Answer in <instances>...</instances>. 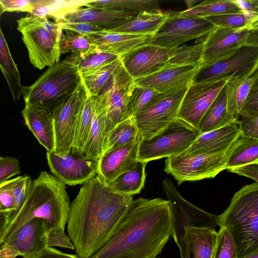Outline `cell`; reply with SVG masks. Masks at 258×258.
Returning <instances> with one entry per match:
<instances>
[{"label": "cell", "mask_w": 258, "mask_h": 258, "mask_svg": "<svg viewBox=\"0 0 258 258\" xmlns=\"http://www.w3.org/2000/svg\"><path fill=\"white\" fill-rule=\"evenodd\" d=\"M133 200L97 175L83 184L70 206L68 237L81 258H90L113 235Z\"/></svg>", "instance_id": "1"}, {"label": "cell", "mask_w": 258, "mask_h": 258, "mask_svg": "<svg viewBox=\"0 0 258 258\" xmlns=\"http://www.w3.org/2000/svg\"><path fill=\"white\" fill-rule=\"evenodd\" d=\"M173 229L168 200H133L113 235L90 258H157Z\"/></svg>", "instance_id": "2"}, {"label": "cell", "mask_w": 258, "mask_h": 258, "mask_svg": "<svg viewBox=\"0 0 258 258\" xmlns=\"http://www.w3.org/2000/svg\"><path fill=\"white\" fill-rule=\"evenodd\" d=\"M70 206L65 184L50 173L41 172L33 180L30 191L20 211L0 237V247L22 224L34 218L45 221L48 232L57 227L64 228Z\"/></svg>", "instance_id": "3"}, {"label": "cell", "mask_w": 258, "mask_h": 258, "mask_svg": "<svg viewBox=\"0 0 258 258\" xmlns=\"http://www.w3.org/2000/svg\"><path fill=\"white\" fill-rule=\"evenodd\" d=\"M217 226L230 232L237 258L258 252V183L243 186L233 196L225 211L218 216Z\"/></svg>", "instance_id": "4"}, {"label": "cell", "mask_w": 258, "mask_h": 258, "mask_svg": "<svg viewBox=\"0 0 258 258\" xmlns=\"http://www.w3.org/2000/svg\"><path fill=\"white\" fill-rule=\"evenodd\" d=\"M17 23L30 62L35 68L42 70L59 61L62 31L60 23L30 14L18 19Z\"/></svg>", "instance_id": "5"}, {"label": "cell", "mask_w": 258, "mask_h": 258, "mask_svg": "<svg viewBox=\"0 0 258 258\" xmlns=\"http://www.w3.org/2000/svg\"><path fill=\"white\" fill-rule=\"evenodd\" d=\"M78 68L63 60L49 68L29 86H23L25 104L50 111L70 96L81 82Z\"/></svg>", "instance_id": "6"}, {"label": "cell", "mask_w": 258, "mask_h": 258, "mask_svg": "<svg viewBox=\"0 0 258 258\" xmlns=\"http://www.w3.org/2000/svg\"><path fill=\"white\" fill-rule=\"evenodd\" d=\"M201 134L200 131L177 117L160 132L148 139H141L137 160H152L180 154Z\"/></svg>", "instance_id": "7"}, {"label": "cell", "mask_w": 258, "mask_h": 258, "mask_svg": "<svg viewBox=\"0 0 258 258\" xmlns=\"http://www.w3.org/2000/svg\"><path fill=\"white\" fill-rule=\"evenodd\" d=\"M230 148L226 152L208 154L187 155L184 153L167 158L164 171L180 185L184 181L213 178L226 169Z\"/></svg>", "instance_id": "8"}, {"label": "cell", "mask_w": 258, "mask_h": 258, "mask_svg": "<svg viewBox=\"0 0 258 258\" xmlns=\"http://www.w3.org/2000/svg\"><path fill=\"white\" fill-rule=\"evenodd\" d=\"M187 88L159 93L134 117L141 139L151 138L177 117Z\"/></svg>", "instance_id": "9"}, {"label": "cell", "mask_w": 258, "mask_h": 258, "mask_svg": "<svg viewBox=\"0 0 258 258\" xmlns=\"http://www.w3.org/2000/svg\"><path fill=\"white\" fill-rule=\"evenodd\" d=\"M202 42L200 68L222 60L244 46L258 47V28L232 29L216 27Z\"/></svg>", "instance_id": "10"}, {"label": "cell", "mask_w": 258, "mask_h": 258, "mask_svg": "<svg viewBox=\"0 0 258 258\" xmlns=\"http://www.w3.org/2000/svg\"><path fill=\"white\" fill-rule=\"evenodd\" d=\"M216 26L204 18L169 14L150 44L174 49L191 39L207 36Z\"/></svg>", "instance_id": "11"}, {"label": "cell", "mask_w": 258, "mask_h": 258, "mask_svg": "<svg viewBox=\"0 0 258 258\" xmlns=\"http://www.w3.org/2000/svg\"><path fill=\"white\" fill-rule=\"evenodd\" d=\"M162 186L170 203L173 226L171 236L177 245L180 243L185 227L206 226L216 228L217 215L205 212L187 202L167 178L163 180Z\"/></svg>", "instance_id": "12"}, {"label": "cell", "mask_w": 258, "mask_h": 258, "mask_svg": "<svg viewBox=\"0 0 258 258\" xmlns=\"http://www.w3.org/2000/svg\"><path fill=\"white\" fill-rule=\"evenodd\" d=\"M258 69V47L244 46L230 56L200 68L192 84L247 77Z\"/></svg>", "instance_id": "13"}, {"label": "cell", "mask_w": 258, "mask_h": 258, "mask_svg": "<svg viewBox=\"0 0 258 258\" xmlns=\"http://www.w3.org/2000/svg\"><path fill=\"white\" fill-rule=\"evenodd\" d=\"M87 93L81 82L73 93L51 111L55 137L54 152L59 155L69 154L82 104Z\"/></svg>", "instance_id": "14"}, {"label": "cell", "mask_w": 258, "mask_h": 258, "mask_svg": "<svg viewBox=\"0 0 258 258\" xmlns=\"http://www.w3.org/2000/svg\"><path fill=\"white\" fill-rule=\"evenodd\" d=\"M135 86L134 79L121 63L97 95L108 114L111 130L119 122L130 117L127 113L128 104Z\"/></svg>", "instance_id": "15"}, {"label": "cell", "mask_w": 258, "mask_h": 258, "mask_svg": "<svg viewBox=\"0 0 258 258\" xmlns=\"http://www.w3.org/2000/svg\"><path fill=\"white\" fill-rule=\"evenodd\" d=\"M228 80L190 84L181 101L177 117L198 129L202 117Z\"/></svg>", "instance_id": "16"}, {"label": "cell", "mask_w": 258, "mask_h": 258, "mask_svg": "<svg viewBox=\"0 0 258 258\" xmlns=\"http://www.w3.org/2000/svg\"><path fill=\"white\" fill-rule=\"evenodd\" d=\"M48 166L53 175L64 184H83L96 175L97 160L71 151L64 155L47 152Z\"/></svg>", "instance_id": "17"}, {"label": "cell", "mask_w": 258, "mask_h": 258, "mask_svg": "<svg viewBox=\"0 0 258 258\" xmlns=\"http://www.w3.org/2000/svg\"><path fill=\"white\" fill-rule=\"evenodd\" d=\"M150 43L141 46L120 57L128 74L136 79L151 75L166 66L176 50Z\"/></svg>", "instance_id": "18"}, {"label": "cell", "mask_w": 258, "mask_h": 258, "mask_svg": "<svg viewBox=\"0 0 258 258\" xmlns=\"http://www.w3.org/2000/svg\"><path fill=\"white\" fill-rule=\"evenodd\" d=\"M48 232L46 222L38 218L22 224L2 244L14 247L24 258H35L47 246ZM0 247V248H1Z\"/></svg>", "instance_id": "19"}, {"label": "cell", "mask_w": 258, "mask_h": 258, "mask_svg": "<svg viewBox=\"0 0 258 258\" xmlns=\"http://www.w3.org/2000/svg\"><path fill=\"white\" fill-rule=\"evenodd\" d=\"M198 66L167 64L148 76L134 79L135 85L153 89L159 93L188 87L200 70Z\"/></svg>", "instance_id": "20"}, {"label": "cell", "mask_w": 258, "mask_h": 258, "mask_svg": "<svg viewBox=\"0 0 258 258\" xmlns=\"http://www.w3.org/2000/svg\"><path fill=\"white\" fill-rule=\"evenodd\" d=\"M138 14L129 12L82 7L69 12L57 23H87L107 31L132 20Z\"/></svg>", "instance_id": "21"}, {"label": "cell", "mask_w": 258, "mask_h": 258, "mask_svg": "<svg viewBox=\"0 0 258 258\" xmlns=\"http://www.w3.org/2000/svg\"><path fill=\"white\" fill-rule=\"evenodd\" d=\"M140 140L112 150L98 159L96 175L102 181L108 185L134 167L138 161Z\"/></svg>", "instance_id": "22"}, {"label": "cell", "mask_w": 258, "mask_h": 258, "mask_svg": "<svg viewBox=\"0 0 258 258\" xmlns=\"http://www.w3.org/2000/svg\"><path fill=\"white\" fill-rule=\"evenodd\" d=\"M241 135L239 122L234 119L219 128L201 134L184 153L187 155L215 154L227 151Z\"/></svg>", "instance_id": "23"}, {"label": "cell", "mask_w": 258, "mask_h": 258, "mask_svg": "<svg viewBox=\"0 0 258 258\" xmlns=\"http://www.w3.org/2000/svg\"><path fill=\"white\" fill-rule=\"evenodd\" d=\"M98 51L120 57L150 43L153 35L123 34L109 31L86 35Z\"/></svg>", "instance_id": "24"}, {"label": "cell", "mask_w": 258, "mask_h": 258, "mask_svg": "<svg viewBox=\"0 0 258 258\" xmlns=\"http://www.w3.org/2000/svg\"><path fill=\"white\" fill-rule=\"evenodd\" d=\"M92 119L90 133L82 152L86 158L98 160L101 155L103 142L111 131L108 114L98 96H90Z\"/></svg>", "instance_id": "25"}, {"label": "cell", "mask_w": 258, "mask_h": 258, "mask_svg": "<svg viewBox=\"0 0 258 258\" xmlns=\"http://www.w3.org/2000/svg\"><path fill=\"white\" fill-rule=\"evenodd\" d=\"M25 124L47 152H54L55 137L51 111L42 107L25 104L21 111Z\"/></svg>", "instance_id": "26"}, {"label": "cell", "mask_w": 258, "mask_h": 258, "mask_svg": "<svg viewBox=\"0 0 258 258\" xmlns=\"http://www.w3.org/2000/svg\"><path fill=\"white\" fill-rule=\"evenodd\" d=\"M217 235L212 227L187 226L177 246L182 243L189 258H211Z\"/></svg>", "instance_id": "27"}, {"label": "cell", "mask_w": 258, "mask_h": 258, "mask_svg": "<svg viewBox=\"0 0 258 258\" xmlns=\"http://www.w3.org/2000/svg\"><path fill=\"white\" fill-rule=\"evenodd\" d=\"M258 80L256 70L250 76L228 79L225 84L228 113L237 119L244 102L254 83Z\"/></svg>", "instance_id": "28"}, {"label": "cell", "mask_w": 258, "mask_h": 258, "mask_svg": "<svg viewBox=\"0 0 258 258\" xmlns=\"http://www.w3.org/2000/svg\"><path fill=\"white\" fill-rule=\"evenodd\" d=\"M168 15L161 11L141 13L124 24L107 31L134 35H153L159 30Z\"/></svg>", "instance_id": "29"}, {"label": "cell", "mask_w": 258, "mask_h": 258, "mask_svg": "<svg viewBox=\"0 0 258 258\" xmlns=\"http://www.w3.org/2000/svg\"><path fill=\"white\" fill-rule=\"evenodd\" d=\"M0 4V20L4 13ZM0 70H1L11 90L15 101H18L22 93L23 86L18 67L11 54L8 43L3 35L0 24Z\"/></svg>", "instance_id": "30"}, {"label": "cell", "mask_w": 258, "mask_h": 258, "mask_svg": "<svg viewBox=\"0 0 258 258\" xmlns=\"http://www.w3.org/2000/svg\"><path fill=\"white\" fill-rule=\"evenodd\" d=\"M227 111L225 85L202 117L198 130L201 134L221 127L233 120Z\"/></svg>", "instance_id": "31"}, {"label": "cell", "mask_w": 258, "mask_h": 258, "mask_svg": "<svg viewBox=\"0 0 258 258\" xmlns=\"http://www.w3.org/2000/svg\"><path fill=\"white\" fill-rule=\"evenodd\" d=\"M147 163L138 161L133 167L117 176L108 185L120 194L134 196L140 193L144 187Z\"/></svg>", "instance_id": "32"}, {"label": "cell", "mask_w": 258, "mask_h": 258, "mask_svg": "<svg viewBox=\"0 0 258 258\" xmlns=\"http://www.w3.org/2000/svg\"><path fill=\"white\" fill-rule=\"evenodd\" d=\"M139 139L141 138L134 118L128 117L117 124L107 135L103 142L101 157L112 150L135 142Z\"/></svg>", "instance_id": "33"}, {"label": "cell", "mask_w": 258, "mask_h": 258, "mask_svg": "<svg viewBox=\"0 0 258 258\" xmlns=\"http://www.w3.org/2000/svg\"><path fill=\"white\" fill-rule=\"evenodd\" d=\"M258 162V139L241 135L230 148L226 169Z\"/></svg>", "instance_id": "34"}, {"label": "cell", "mask_w": 258, "mask_h": 258, "mask_svg": "<svg viewBox=\"0 0 258 258\" xmlns=\"http://www.w3.org/2000/svg\"><path fill=\"white\" fill-rule=\"evenodd\" d=\"M85 7L141 13L161 12L159 2L156 0H88Z\"/></svg>", "instance_id": "35"}, {"label": "cell", "mask_w": 258, "mask_h": 258, "mask_svg": "<svg viewBox=\"0 0 258 258\" xmlns=\"http://www.w3.org/2000/svg\"><path fill=\"white\" fill-rule=\"evenodd\" d=\"M88 0H35L31 15L57 22L65 15L77 8L85 7Z\"/></svg>", "instance_id": "36"}, {"label": "cell", "mask_w": 258, "mask_h": 258, "mask_svg": "<svg viewBox=\"0 0 258 258\" xmlns=\"http://www.w3.org/2000/svg\"><path fill=\"white\" fill-rule=\"evenodd\" d=\"M92 119L90 97L87 94L82 104L75 126L71 150L73 153L82 155L90 133Z\"/></svg>", "instance_id": "37"}, {"label": "cell", "mask_w": 258, "mask_h": 258, "mask_svg": "<svg viewBox=\"0 0 258 258\" xmlns=\"http://www.w3.org/2000/svg\"><path fill=\"white\" fill-rule=\"evenodd\" d=\"M241 11H242L233 0H207L186 10L177 13L183 16L205 18Z\"/></svg>", "instance_id": "38"}, {"label": "cell", "mask_w": 258, "mask_h": 258, "mask_svg": "<svg viewBox=\"0 0 258 258\" xmlns=\"http://www.w3.org/2000/svg\"><path fill=\"white\" fill-rule=\"evenodd\" d=\"M216 27L232 29L258 28V13L241 11L204 18Z\"/></svg>", "instance_id": "39"}, {"label": "cell", "mask_w": 258, "mask_h": 258, "mask_svg": "<svg viewBox=\"0 0 258 258\" xmlns=\"http://www.w3.org/2000/svg\"><path fill=\"white\" fill-rule=\"evenodd\" d=\"M119 57L114 54L97 51L86 55H72L64 61L76 66L80 75L95 71Z\"/></svg>", "instance_id": "40"}, {"label": "cell", "mask_w": 258, "mask_h": 258, "mask_svg": "<svg viewBox=\"0 0 258 258\" xmlns=\"http://www.w3.org/2000/svg\"><path fill=\"white\" fill-rule=\"evenodd\" d=\"M98 51L86 35L62 29L60 42V54L84 55Z\"/></svg>", "instance_id": "41"}, {"label": "cell", "mask_w": 258, "mask_h": 258, "mask_svg": "<svg viewBox=\"0 0 258 258\" xmlns=\"http://www.w3.org/2000/svg\"><path fill=\"white\" fill-rule=\"evenodd\" d=\"M121 63L120 57L92 72L80 75L81 82L90 96H97L110 78L111 75Z\"/></svg>", "instance_id": "42"}, {"label": "cell", "mask_w": 258, "mask_h": 258, "mask_svg": "<svg viewBox=\"0 0 258 258\" xmlns=\"http://www.w3.org/2000/svg\"><path fill=\"white\" fill-rule=\"evenodd\" d=\"M32 181L28 175L19 176L11 179L14 206L13 211L7 215L6 227L15 218L26 201L31 189Z\"/></svg>", "instance_id": "43"}, {"label": "cell", "mask_w": 258, "mask_h": 258, "mask_svg": "<svg viewBox=\"0 0 258 258\" xmlns=\"http://www.w3.org/2000/svg\"><path fill=\"white\" fill-rule=\"evenodd\" d=\"M202 51V43L190 46L183 45L178 47L169 58L167 64L198 66L200 67Z\"/></svg>", "instance_id": "44"}, {"label": "cell", "mask_w": 258, "mask_h": 258, "mask_svg": "<svg viewBox=\"0 0 258 258\" xmlns=\"http://www.w3.org/2000/svg\"><path fill=\"white\" fill-rule=\"evenodd\" d=\"M159 94L153 89L135 85L128 101V116L135 117Z\"/></svg>", "instance_id": "45"}, {"label": "cell", "mask_w": 258, "mask_h": 258, "mask_svg": "<svg viewBox=\"0 0 258 258\" xmlns=\"http://www.w3.org/2000/svg\"><path fill=\"white\" fill-rule=\"evenodd\" d=\"M211 258H237L235 244L226 227L220 228L217 231Z\"/></svg>", "instance_id": "46"}, {"label": "cell", "mask_w": 258, "mask_h": 258, "mask_svg": "<svg viewBox=\"0 0 258 258\" xmlns=\"http://www.w3.org/2000/svg\"><path fill=\"white\" fill-rule=\"evenodd\" d=\"M237 120L242 136L258 139V113L241 111Z\"/></svg>", "instance_id": "47"}, {"label": "cell", "mask_w": 258, "mask_h": 258, "mask_svg": "<svg viewBox=\"0 0 258 258\" xmlns=\"http://www.w3.org/2000/svg\"><path fill=\"white\" fill-rule=\"evenodd\" d=\"M20 173V164L17 159L12 157H0V183Z\"/></svg>", "instance_id": "48"}, {"label": "cell", "mask_w": 258, "mask_h": 258, "mask_svg": "<svg viewBox=\"0 0 258 258\" xmlns=\"http://www.w3.org/2000/svg\"><path fill=\"white\" fill-rule=\"evenodd\" d=\"M48 247H58L74 250V246L64 232V228L57 227L47 232Z\"/></svg>", "instance_id": "49"}, {"label": "cell", "mask_w": 258, "mask_h": 258, "mask_svg": "<svg viewBox=\"0 0 258 258\" xmlns=\"http://www.w3.org/2000/svg\"><path fill=\"white\" fill-rule=\"evenodd\" d=\"M35 0H0L4 12H26L31 14L34 9Z\"/></svg>", "instance_id": "50"}, {"label": "cell", "mask_w": 258, "mask_h": 258, "mask_svg": "<svg viewBox=\"0 0 258 258\" xmlns=\"http://www.w3.org/2000/svg\"><path fill=\"white\" fill-rule=\"evenodd\" d=\"M0 206L1 212L8 214L14 209V201L11 187V179L0 183Z\"/></svg>", "instance_id": "51"}, {"label": "cell", "mask_w": 258, "mask_h": 258, "mask_svg": "<svg viewBox=\"0 0 258 258\" xmlns=\"http://www.w3.org/2000/svg\"><path fill=\"white\" fill-rule=\"evenodd\" d=\"M60 24L61 25L62 29L71 30L83 35H88L105 31L100 27L87 23Z\"/></svg>", "instance_id": "52"}, {"label": "cell", "mask_w": 258, "mask_h": 258, "mask_svg": "<svg viewBox=\"0 0 258 258\" xmlns=\"http://www.w3.org/2000/svg\"><path fill=\"white\" fill-rule=\"evenodd\" d=\"M226 170L231 173L250 178L258 183V162L250 163Z\"/></svg>", "instance_id": "53"}, {"label": "cell", "mask_w": 258, "mask_h": 258, "mask_svg": "<svg viewBox=\"0 0 258 258\" xmlns=\"http://www.w3.org/2000/svg\"><path fill=\"white\" fill-rule=\"evenodd\" d=\"M241 111L258 113V80L251 87L244 102Z\"/></svg>", "instance_id": "54"}, {"label": "cell", "mask_w": 258, "mask_h": 258, "mask_svg": "<svg viewBox=\"0 0 258 258\" xmlns=\"http://www.w3.org/2000/svg\"><path fill=\"white\" fill-rule=\"evenodd\" d=\"M35 258H81L77 254H71L61 252L57 249L47 247Z\"/></svg>", "instance_id": "55"}, {"label": "cell", "mask_w": 258, "mask_h": 258, "mask_svg": "<svg viewBox=\"0 0 258 258\" xmlns=\"http://www.w3.org/2000/svg\"><path fill=\"white\" fill-rule=\"evenodd\" d=\"M242 11L258 13V1L257 0H233Z\"/></svg>", "instance_id": "56"}, {"label": "cell", "mask_w": 258, "mask_h": 258, "mask_svg": "<svg viewBox=\"0 0 258 258\" xmlns=\"http://www.w3.org/2000/svg\"><path fill=\"white\" fill-rule=\"evenodd\" d=\"M18 255L17 251L11 246L4 245L0 248V258H15Z\"/></svg>", "instance_id": "57"}, {"label": "cell", "mask_w": 258, "mask_h": 258, "mask_svg": "<svg viewBox=\"0 0 258 258\" xmlns=\"http://www.w3.org/2000/svg\"><path fill=\"white\" fill-rule=\"evenodd\" d=\"M7 213L0 212V237L7 226Z\"/></svg>", "instance_id": "58"}, {"label": "cell", "mask_w": 258, "mask_h": 258, "mask_svg": "<svg viewBox=\"0 0 258 258\" xmlns=\"http://www.w3.org/2000/svg\"><path fill=\"white\" fill-rule=\"evenodd\" d=\"M180 258H189L188 252L184 246L179 248Z\"/></svg>", "instance_id": "59"}, {"label": "cell", "mask_w": 258, "mask_h": 258, "mask_svg": "<svg viewBox=\"0 0 258 258\" xmlns=\"http://www.w3.org/2000/svg\"><path fill=\"white\" fill-rule=\"evenodd\" d=\"M246 258H258V252L254 253Z\"/></svg>", "instance_id": "60"}, {"label": "cell", "mask_w": 258, "mask_h": 258, "mask_svg": "<svg viewBox=\"0 0 258 258\" xmlns=\"http://www.w3.org/2000/svg\"><path fill=\"white\" fill-rule=\"evenodd\" d=\"M0 212H1V206H0Z\"/></svg>", "instance_id": "61"}]
</instances>
